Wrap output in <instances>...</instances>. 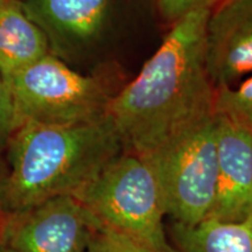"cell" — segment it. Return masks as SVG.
<instances>
[{
    "mask_svg": "<svg viewBox=\"0 0 252 252\" xmlns=\"http://www.w3.org/2000/svg\"><path fill=\"white\" fill-rule=\"evenodd\" d=\"M210 8L179 19L133 81L118 90L109 115L125 151L144 157L214 117L204 36Z\"/></svg>",
    "mask_w": 252,
    "mask_h": 252,
    "instance_id": "1",
    "label": "cell"
},
{
    "mask_svg": "<svg viewBox=\"0 0 252 252\" xmlns=\"http://www.w3.org/2000/svg\"><path fill=\"white\" fill-rule=\"evenodd\" d=\"M141 158L156 175L172 222L195 225L209 217L217 186L215 117Z\"/></svg>",
    "mask_w": 252,
    "mask_h": 252,
    "instance_id": "5",
    "label": "cell"
},
{
    "mask_svg": "<svg viewBox=\"0 0 252 252\" xmlns=\"http://www.w3.org/2000/svg\"><path fill=\"white\" fill-rule=\"evenodd\" d=\"M220 0H157L160 14L168 23L174 24L189 12L212 8Z\"/></svg>",
    "mask_w": 252,
    "mask_h": 252,
    "instance_id": "15",
    "label": "cell"
},
{
    "mask_svg": "<svg viewBox=\"0 0 252 252\" xmlns=\"http://www.w3.org/2000/svg\"><path fill=\"white\" fill-rule=\"evenodd\" d=\"M42 30L50 54L67 64L94 53L108 30L113 0H18Z\"/></svg>",
    "mask_w": 252,
    "mask_h": 252,
    "instance_id": "7",
    "label": "cell"
},
{
    "mask_svg": "<svg viewBox=\"0 0 252 252\" xmlns=\"http://www.w3.org/2000/svg\"><path fill=\"white\" fill-rule=\"evenodd\" d=\"M217 145L216 197L208 219L242 223L252 219V134L214 115Z\"/></svg>",
    "mask_w": 252,
    "mask_h": 252,
    "instance_id": "9",
    "label": "cell"
},
{
    "mask_svg": "<svg viewBox=\"0 0 252 252\" xmlns=\"http://www.w3.org/2000/svg\"><path fill=\"white\" fill-rule=\"evenodd\" d=\"M75 197L99 225L135 239L152 252H171L156 175L135 153L119 154Z\"/></svg>",
    "mask_w": 252,
    "mask_h": 252,
    "instance_id": "3",
    "label": "cell"
},
{
    "mask_svg": "<svg viewBox=\"0 0 252 252\" xmlns=\"http://www.w3.org/2000/svg\"><path fill=\"white\" fill-rule=\"evenodd\" d=\"M18 126L24 123L77 125L109 116L118 93L109 78L75 70L48 54L5 78Z\"/></svg>",
    "mask_w": 252,
    "mask_h": 252,
    "instance_id": "4",
    "label": "cell"
},
{
    "mask_svg": "<svg viewBox=\"0 0 252 252\" xmlns=\"http://www.w3.org/2000/svg\"><path fill=\"white\" fill-rule=\"evenodd\" d=\"M86 252H152L135 239L99 225L90 238Z\"/></svg>",
    "mask_w": 252,
    "mask_h": 252,
    "instance_id": "13",
    "label": "cell"
},
{
    "mask_svg": "<svg viewBox=\"0 0 252 252\" xmlns=\"http://www.w3.org/2000/svg\"><path fill=\"white\" fill-rule=\"evenodd\" d=\"M214 115L228 118L252 134V75L235 86L215 89Z\"/></svg>",
    "mask_w": 252,
    "mask_h": 252,
    "instance_id": "12",
    "label": "cell"
},
{
    "mask_svg": "<svg viewBox=\"0 0 252 252\" xmlns=\"http://www.w3.org/2000/svg\"><path fill=\"white\" fill-rule=\"evenodd\" d=\"M6 1H7V0H0V7H1V6H2V5H4Z\"/></svg>",
    "mask_w": 252,
    "mask_h": 252,
    "instance_id": "18",
    "label": "cell"
},
{
    "mask_svg": "<svg viewBox=\"0 0 252 252\" xmlns=\"http://www.w3.org/2000/svg\"><path fill=\"white\" fill-rule=\"evenodd\" d=\"M18 128L13 100L5 78L0 74V147L7 146Z\"/></svg>",
    "mask_w": 252,
    "mask_h": 252,
    "instance_id": "14",
    "label": "cell"
},
{
    "mask_svg": "<svg viewBox=\"0 0 252 252\" xmlns=\"http://www.w3.org/2000/svg\"><path fill=\"white\" fill-rule=\"evenodd\" d=\"M167 235L171 252H252V219L242 223L207 219L195 225L172 222Z\"/></svg>",
    "mask_w": 252,
    "mask_h": 252,
    "instance_id": "11",
    "label": "cell"
},
{
    "mask_svg": "<svg viewBox=\"0 0 252 252\" xmlns=\"http://www.w3.org/2000/svg\"><path fill=\"white\" fill-rule=\"evenodd\" d=\"M99 223L65 195L4 215L0 244L8 252H86Z\"/></svg>",
    "mask_w": 252,
    "mask_h": 252,
    "instance_id": "6",
    "label": "cell"
},
{
    "mask_svg": "<svg viewBox=\"0 0 252 252\" xmlns=\"http://www.w3.org/2000/svg\"><path fill=\"white\" fill-rule=\"evenodd\" d=\"M0 252H8V251L6 250V249H5L4 247H2L1 244H0Z\"/></svg>",
    "mask_w": 252,
    "mask_h": 252,
    "instance_id": "17",
    "label": "cell"
},
{
    "mask_svg": "<svg viewBox=\"0 0 252 252\" xmlns=\"http://www.w3.org/2000/svg\"><path fill=\"white\" fill-rule=\"evenodd\" d=\"M0 213H17L50 198L75 196L125 151L109 116L77 125H19L7 146Z\"/></svg>",
    "mask_w": 252,
    "mask_h": 252,
    "instance_id": "2",
    "label": "cell"
},
{
    "mask_svg": "<svg viewBox=\"0 0 252 252\" xmlns=\"http://www.w3.org/2000/svg\"><path fill=\"white\" fill-rule=\"evenodd\" d=\"M204 60L215 89L252 75V0H220L210 8Z\"/></svg>",
    "mask_w": 252,
    "mask_h": 252,
    "instance_id": "8",
    "label": "cell"
},
{
    "mask_svg": "<svg viewBox=\"0 0 252 252\" xmlns=\"http://www.w3.org/2000/svg\"><path fill=\"white\" fill-rule=\"evenodd\" d=\"M6 174V169L2 167L1 162H0V186H1V182L4 180V176Z\"/></svg>",
    "mask_w": 252,
    "mask_h": 252,
    "instance_id": "16",
    "label": "cell"
},
{
    "mask_svg": "<svg viewBox=\"0 0 252 252\" xmlns=\"http://www.w3.org/2000/svg\"><path fill=\"white\" fill-rule=\"evenodd\" d=\"M50 54L42 30L21 7L7 0L0 7V74L6 78Z\"/></svg>",
    "mask_w": 252,
    "mask_h": 252,
    "instance_id": "10",
    "label": "cell"
}]
</instances>
